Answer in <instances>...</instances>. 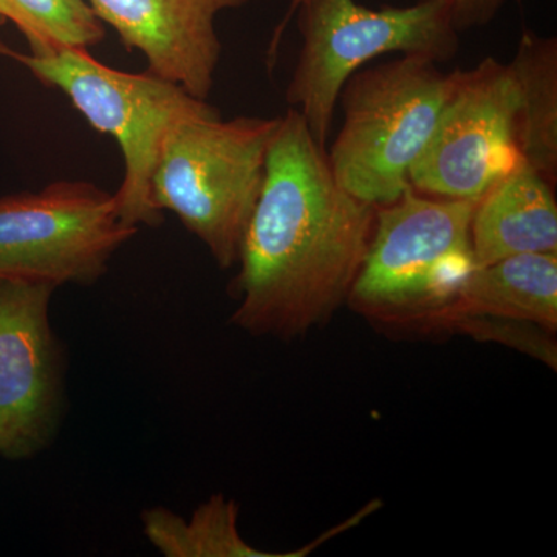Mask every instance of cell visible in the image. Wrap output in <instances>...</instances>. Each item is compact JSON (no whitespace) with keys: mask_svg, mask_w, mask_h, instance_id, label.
Segmentation results:
<instances>
[{"mask_svg":"<svg viewBox=\"0 0 557 557\" xmlns=\"http://www.w3.org/2000/svg\"><path fill=\"white\" fill-rule=\"evenodd\" d=\"M508 2L511 0H450L454 25L458 33L485 27Z\"/></svg>","mask_w":557,"mask_h":557,"instance_id":"16","label":"cell"},{"mask_svg":"<svg viewBox=\"0 0 557 557\" xmlns=\"http://www.w3.org/2000/svg\"><path fill=\"white\" fill-rule=\"evenodd\" d=\"M519 90L522 159L555 186L557 177V39L523 30L511 64Z\"/></svg>","mask_w":557,"mask_h":557,"instance_id":"14","label":"cell"},{"mask_svg":"<svg viewBox=\"0 0 557 557\" xmlns=\"http://www.w3.org/2000/svg\"><path fill=\"white\" fill-rule=\"evenodd\" d=\"M375 207L339 185L327 149L298 110L278 116L265 178L239 249L231 324L292 341L347 304L368 252Z\"/></svg>","mask_w":557,"mask_h":557,"instance_id":"1","label":"cell"},{"mask_svg":"<svg viewBox=\"0 0 557 557\" xmlns=\"http://www.w3.org/2000/svg\"><path fill=\"white\" fill-rule=\"evenodd\" d=\"M53 285L0 277V456L44 453L65 416L64 346L50 324Z\"/></svg>","mask_w":557,"mask_h":557,"instance_id":"9","label":"cell"},{"mask_svg":"<svg viewBox=\"0 0 557 557\" xmlns=\"http://www.w3.org/2000/svg\"><path fill=\"white\" fill-rule=\"evenodd\" d=\"M296 3H298V0H292V5H289L287 16H285V20L281 22V25H278V27L276 28V32H274L273 39H276V42H278V40H282L281 36L284 35V33L282 32H285V27H287L289 17L293 16V10H295Z\"/></svg>","mask_w":557,"mask_h":557,"instance_id":"17","label":"cell"},{"mask_svg":"<svg viewBox=\"0 0 557 557\" xmlns=\"http://www.w3.org/2000/svg\"><path fill=\"white\" fill-rule=\"evenodd\" d=\"M438 62L416 54L359 69L341 90L344 123L327 150L333 175L373 207L412 188L409 172L434 134L450 87Z\"/></svg>","mask_w":557,"mask_h":557,"instance_id":"4","label":"cell"},{"mask_svg":"<svg viewBox=\"0 0 557 557\" xmlns=\"http://www.w3.org/2000/svg\"><path fill=\"white\" fill-rule=\"evenodd\" d=\"M143 530L161 555L166 557H304L335 534L354 527L348 519L306 548L292 553H267L251 547L239 533V505L215 494L185 520L171 509L157 507L141 515Z\"/></svg>","mask_w":557,"mask_h":557,"instance_id":"13","label":"cell"},{"mask_svg":"<svg viewBox=\"0 0 557 557\" xmlns=\"http://www.w3.org/2000/svg\"><path fill=\"white\" fill-rule=\"evenodd\" d=\"M124 46L138 50L148 72L207 100L214 87L222 42L215 20L251 0H87Z\"/></svg>","mask_w":557,"mask_h":557,"instance_id":"10","label":"cell"},{"mask_svg":"<svg viewBox=\"0 0 557 557\" xmlns=\"http://www.w3.org/2000/svg\"><path fill=\"white\" fill-rule=\"evenodd\" d=\"M11 21L35 57L89 50L104 39V25L87 0H0V24Z\"/></svg>","mask_w":557,"mask_h":557,"instance_id":"15","label":"cell"},{"mask_svg":"<svg viewBox=\"0 0 557 557\" xmlns=\"http://www.w3.org/2000/svg\"><path fill=\"white\" fill-rule=\"evenodd\" d=\"M0 57L20 62L40 83L61 90L94 129L115 137L124 157V178L115 193L120 219L138 230L160 226L163 214L153 205L150 180L164 137L178 121L219 110L153 73L110 69L87 50L35 57L0 40Z\"/></svg>","mask_w":557,"mask_h":557,"instance_id":"6","label":"cell"},{"mask_svg":"<svg viewBox=\"0 0 557 557\" xmlns=\"http://www.w3.org/2000/svg\"><path fill=\"white\" fill-rule=\"evenodd\" d=\"M137 233L120 219L115 194L89 182L2 197L0 277L89 287Z\"/></svg>","mask_w":557,"mask_h":557,"instance_id":"7","label":"cell"},{"mask_svg":"<svg viewBox=\"0 0 557 557\" xmlns=\"http://www.w3.org/2000/svg\"><path fill=\"white\" fill-rule=\"evenodd\" d=\"M302 47L287 87L289 108L306 120L314 141L327 149L335 109L347 79L388 53L453 60L458 35L450 0L369 9L357 0H298Z\"/></svg>","mask_w":557,"mask_h":557,"instance_id":"5","label":"cell"},{"mask_svg":"<svg viewBox=\"0 0 557 557\" xmlns=\"http://www.w3.org/2000/svg\"><path fill=\"white\" fill-rule=\"evenodd\" d=\"M519 90L508 64L485 58L450 73L434 134L409 172L410 186L442 199H482L522 159Z\"/></svg>","mask_w":557,"mask_h":557,"instance_id":"8","label":"cell"},{"mask_svg":"<svg viewBox=\"0 0 557 557\" xmlns=\"http://www.w3.org/2000/svg\"><path fill=\"white\" fill-rule=\"evenodd\" d=\"M277 123L278 116H190L174 124L161 145L150 180L153 205L174 212L220 269L239 259Z\"/></svg>","mask_w":557,"mask_h":557,"instance_id":"2","label":"cell"},{"mask_svg":"<svg viewBox=\"0 0 557 557\" xmlns=\"http://www.w3.org/2000/svg\"><path fill=\"white\" fill-rule=\"evenodd\" d=\"M498 318L557 329V252L511 256L475 267L438 324Z\"/></svg>","mask_w":557,"mask_h":557,"instance_id":"12","label":"cell"},{"mask_svg":"<svg viewBox=\"0 0 557 557\" xmlns=\"http://www.w3.org/2000/svg\"><path fill=\"white\" fill-rule=\"evenodd\" d=\"M475 265L534 252H557L553 185L530 163H519L478 200L471 222Z\"/></svg>","mask_w":557,"mask_h":557,"instance_id":"11","label":"cell"},{"mask_svg":"<svg viewBox=\"0 0 557 557\" xmlns=\"http://www.w3.org/2000/svg\"><path fill=\"white\" fill-rule=\"evenodd\" d=\"M475 205L410 188L394 203L375 207L368 252L347 299L351 309L387 324L437 325L478 267L471 244Z\"/></svg>","mask_w":557,"mask_h":557,"instance_id":"3","label":"cell"}]
</instances>
